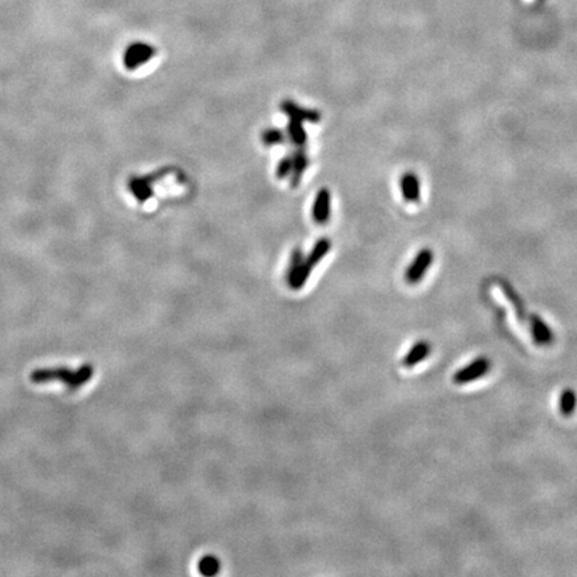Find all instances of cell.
<instances>
[{
	"label": "cell",
	"instance_id": "cell-1",
	"mask_svg": "<svg viewBox=\"0 0 577 577\" xmlns=\"http://www.w3.org/2000/svg\"><path fill=\"white\" fill-rule=\"evenodd\" d=\"M94 376V367L92 365L86 364L80 366L78 370H71L68 367H45V369H36L31 373V382L36 385L48 384V382H55L61 381L67 386L70 392H75L80 389L85 384H87L92 380Z\"/></svg>",
	"mask_w": 577,
	"mask_h": 577
},
{
	"label": "cell",
	"instance_id": "cell-12",
	"mask_svg": "<svg viewBox=\"0 0 577 577\" xmlns=\"http://www.w3.org/2000/svg\"><path fill=\"white\" fill-rule=\"evenodd\" d=\"M560 413L565 417H569L575 413L577 407V395L574 389H564L560 395Z\"/></svg>",
	"mask_w": 577,
	"mask_h": 577
},
{
	"label": "cell",
	"instance_id": "cell-7",
	"mask_svg": "<svg viewBox=\"0 0 577 577\" xmlns=\"http://www.w3.org/2000/svg\"><path fill=\"white\" fill-rule=\"evenodd\" d=\"M329 217H330V193L328 189H321L314 200L313 218L317 224L322 225L328 222Z\"/></svg>",
	"mask_w": 577,
	"mask_h": 577
},
{
	"label": "cell",
	"instance_id": "cell-13",
	"mask_svg": "<svg viewBox=\"0 0 577 577\" xmlns=\"http://www.w3.org/2000/svg\"><path fill=\"white\" fill-rule=\"evenodd\" d=\"M329 250H330V242H329V240L322 238V240H319V242L314 244V247H313V250L310 251V254L305 258V262H306L310 268H314V266L319 263V261L328 254Z\"/></svg>",
	"mask_w": 577,
	"mask_h": 577
},
{
	"label": "cell",
	"instance_id": "cell-3",
	"mask_svg": "<svg viewBox=\"0 0 577 577\" xmlns=\"http://www.w3.org/2000/svg\"><path fill=\"white\" fill-rule=\"evenodd\" d=\"M154 55L155 48L152 45H147L145 42H134L126 48L123 55V63L126 68L136 70L146 61H150Z\"/></svg>",
	"mask_w": 577,
	"mask_h": 577
},
{
	"label": "cell",
	"instance_id": "cell-14",
	"mask_svg": "<svg viewBox=\"0 0 577 577\" xmlns=\"http://www.w3.org/2000/svg\"><path fill=\"white\" fill-rule=\"evenodd\" d=\"M219 562L218 559H215L214 556H206L203 557L199 564H198V569L200 574L206 575V576H213L215 574H218L219 571Z\"/></svg>",
	"mask_w": 577,
	"mask_h": 577
},
{
	"label": "cell",
	"instance_id": "cell-11",
	"mask_svg": "<svg viewBox=\"0 0 577 577\" xmlns=\"http://www.w3.org/2000/svg\"><path fill=\"white\" fill-rule=\"evenodd\" d=\"M291 159H293L291 186H293V187H297V186L300 184V182H301L302 174H304L305 170H306L307 165H309V159H307V156H306L304 150H298V152L294 154V156H293Z\"/></svg>",
	"mask_w": 577,
	"mask_h": 577
},
{
	"label": "cell",
	"instance_id": "cell-10",
	"mask_svg": "<svg viewBox=\"0 0 577 577\" xmlns=\"http://www.w3.org/2000/svg\"><path fill=\"white\" fill-rule=\"evenodd\" d=\"M401 191L405 200L408 202H418L421 197V187L420 180L414 173H407L401 178Z\"/></svg>",
	"mask_w": 577,
	"mask_h": 577
},
{
	"label": "cell",
	"instance_id": "cell-2",
	"mask_svg": "<svg viewBox=\"0 0 577 577\" xmlns=\"http://www.w3.org/2000/svg\"><path fill=\"white\" fill-rule=\"evenodd\" d=\"M282 111L290 118L288 124V134L290 140L297 145V146H304L306 142V133H305L302 123L304 122H319L321 115L316 110H306L302 107L297 106L291 101H285L282 103Z\"/></svg>",
	"mask_w": 577,
	"mask_h": 577
},
{
	"label": "cell",
	"instance_id": "cell-5",
	"mask_svg": "<svg viewBox=\"0 0 577 577\" xmlns=\"http://www.w3.org/2000/svg\"><path fill=\"white\" fill-rule=\"evenodd\" d=\"M433 251L430 249H423L416 258L413 259V262L410 263L408 270L405 272V281L408 284H418L424 274L429 270L430 265L433 263Z\"/></svg>",
	"mask_w": 577,
	"mask_h": 577
},
{
	"label": "cell",
	"instance_id": "cell-4",
	"mask_svg": "<svg viewBox=\"0 0 577 577\" xmlns=\"http://www.w3.org/2000/svg\"><path fill=\"white\" fill-rule=\"evenodd\" d=\"M490 366L492 364L486 357H479L474 361H472L471 364L457 370L453 376V381L457 385H465L479 379H483L490 370Z\"/></svg>",
	"mask_w": 577,
	"mask_h": 577
},
{
	"label": "cell",
	"instance_id": "cell-9",
	"mask_svg": "<svg viewBox=\"0 0 577 577\" xmlns=\"http://www.w3.org/2000/svg\"><path fill=\"white\" fill-rule=\"evenodd\" d=\"M154 180H155V175L133 177L129 181V189L139 202H146L152 196V182Z\"/></svg>",
	"mask_w": 577,
	"mask_h": 577
},
{
	"label": "cell",
	"instance_id": "cell-15",
	"mask_svg": "<svg viewBox=\"0 0 577 577\" xmlns=\"http://www.w3.org/2000/svg\"><path fill=\"white\" fill-rule=\"evenodd\" d=\"M304 262V256L302 251L300 249H294L291 253V258H290V263H288V274H286V279L288 284L291 281V278L294 277V274L297 273L298 268L301 266V263Z\"/></svg>",
	"mask_w": 577,
	"mask_h": 577
},
{
	"label": "cell",
	"instance_id": "cell-17",
	"mask_svg": "<svg viewBox=\"0 0 577 577\" xmlns=\"http://www.w3.org/2000/svg\"><path fill=\"white\" fill-rule=\"evenodd\" d=\"M291 168H293V159L291 158H284L279 163H278V166H277V177L279 178V180H284V178H286L288 175L291 174Z\"/></svg>",
	"mask_w": 577,
	"mask_h": 577
},
{
	"label": "cell",
	"instance_id": "cell-6",
	"mask_svg": "<svg viewBox=\"0 0 577 577\" xmlns=\"http://www.w3.org/2000/svg\"><path fill=\"white\" fill-rule=\"evenodd\" d=\"M430 351H432V346H430L429 342H426V341L416 342L410 348L409 351L405 354V357L402 358V366L408 367V369L417 366L430 356Z\"/></svg>",
	"mask_w": 577,
	"mask_h": 577
},
{
	"label": "cell",
	"instance_id": "cell-8",
	"mask_svg": "<svg viewBox=\"0 0 577 577\" xmlns=\"http://www.w3.org/2000/svg\"><path fill=\"white\" fill-rule=\"evenodd\" d=\"M532 337L540 346H547L553 342V333L547 323L539 316L531 317Z\"/></svg>",
	"mask_w": 577,
	"mask_h": 577
},
{
	"label": "cell",
	"instance_id": "cell-16",
	"mask_svg": "<svg viewBox=\"0 0 577 577\" xmlns=\"http://www.w3.org/2000/svg\"><path fill=\"white\" fill-rule=\"evenodd\" d=\"M285 140V134L278 129H268L262 134V142L266 146H273L277 143H282Z\"/></svg>",
	"mask_w": 577,
	"mask_h": 577
}]
</instances>
